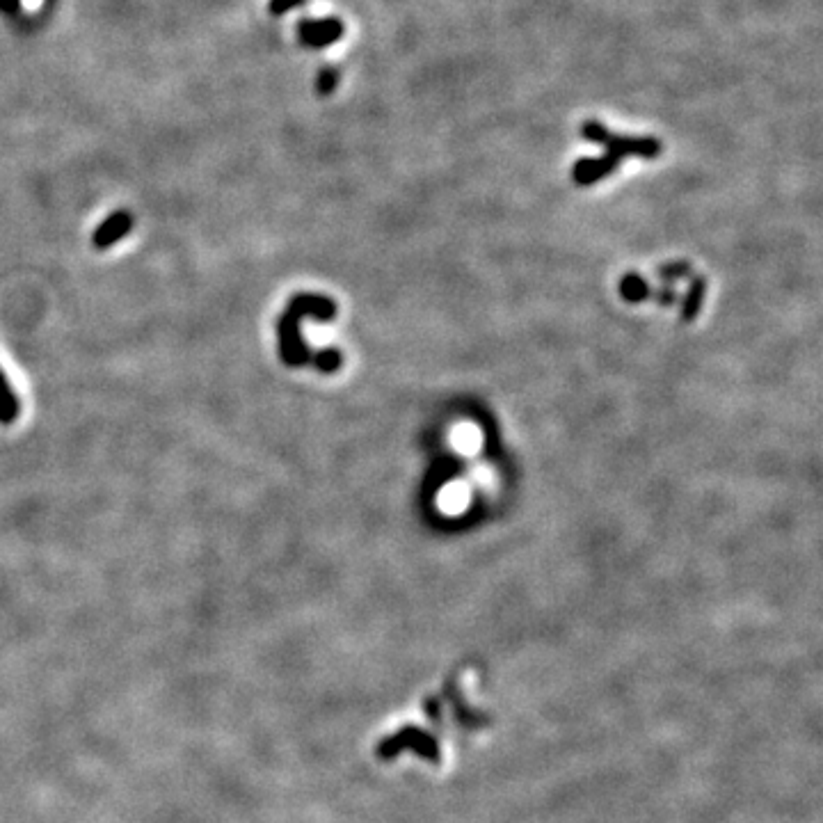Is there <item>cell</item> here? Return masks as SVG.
<instances>
[{
  "label": "cell",
  "instance_id": "6da1fadb",
  "mask_svg": "<svg viewBox=\"0 0 823 823\" xmlns=\"http://www.w3.org/2000/svg\"><path fill=\"white\" fill-rule=\"evenodd\" d=\"M302 318H314V321H334L337 318V305L334 300L325 298V295L316 293H300L289 300L284 314L277 321L279 334V357L291 369H300V366L311 364L314 359V350L307 348L300 334Z\"/></svg>",
  "mask_w": 823,
  "mask_h": 823
},
{
  "label": "cell",
  "instance_id": "ba28073f",
  "mask_svg": "<svg viewBox=\"0 0 823 823\" xmlns=\"http://www.w3.org/2000/svg\"><path fill=\"white\" fill-rule=\"evenodd\" d=\"M659 275L666 279V282H675V279H684L691 275V268L686 261H679V263H670V266H663L659 270Z\"/></svg>",
  "mask_w": 823,
  "mask_h": 823
},
{
  "label": "cell",
  "instance_id": "5b68a950",
  "mask_svg": "<svg viewBox=\"0 0 823 823\" xmlns=\"http://www.w3.org/2000/svg\"><path fill=\"white\" fill-rule=\"evenodd\" d=\"M620 293L627 302H643V300L652 298L650 286H647L645 279H641L636 273H629L627 277H622Z\"/></svg>",
  "mask_w": 823,
  "mask_h": 823
},
{
  "label": "cell",
  "instance_id": "3957f363",
  "mask_svg": "<svg viewBox=\"0 0 823 823\" xmlns=\"http://www.w3.org/2000/svg\"><path fill=\"white\" fill-rule=\"evenodd\" d=\"M131 229H133V215L126 211H117L101 222L99 229L94 231L92 243L97 250H108V247H113L122 241Z\"/></svg>",
  "mask_w": 823,
  "mask_h": 823
},
{
  "label": "cell",
  "instance_id": "9c48e42d",
  "mask_svg": "<svg viewBox=\"0 0 823 823\" xmlns=\"http://www.w3.org/2000/svg\"><path fill=\"white\" fill-rule=\"evenodd\" d=\"M652 293H657V295H652L654 300L659 302V305H663V307H670V305H675L677 302V293L673 291V289H663V291H652Z\"/></svg>",
  "mask_w": 823,
  "mask_h": 823
},
{
  "label": "cell",
  "instance_id": "52a82bcc",
  "mask_svg": "<svg viewBox=\"0 0 823 823\" xmlns=\"http://www.w3.org/2000/svg\"><path fill=\"white\" fill-rule=\"evenodd\" d=\"M341 362H343V357L337 348L316 350L314 359H311L314 369H318L321 373H337L341 369Z\"/></svg>",
  "mask_w": 823,
  "mask_h": 823
},
{
  "label": "cell",
  "instance_id": "7a4b0ae2",
  "mask_svg": "<svg viewBox=\"0 0 823 823\" xmlns=\"http://www.w3.org/2000/svg\"><path fill=\"white\" fill-rule=\"evenodd\" d=\"M583 138L602 142V145H609V156L602 158V161H579L574 167V179H577L579 186H590L597 179L611 174L615 163L620 158H625L629 154L652 158L661 151V145L654 140H629V138H613V135L606 133L599 124H586L583 126Z\"/></svg>",
  "mask_w": 823,
  "mask_h": 823
},
{
  "label": "cell",
  "instance_id": "8992f818",
  "mask_svg": "<svg viewBox=\"0 0 823 823\" xmlns=\"http://www.w3.org/2000/svg\"><path fill=\"white\" fill-rule=\"evenodd\" d=\"M702 300H705V279L695 277L691 282L689 295H686V302H684V321H693V318L698 316Z\"/></svg>",
  "mask_w": 823,
  "mask_h": 823
},
{
  "label": "cell",
  "instance_id": "277c9868",
  "mask_svg": "<svg viewBox=\"0 0 823 823\" xmlns=\"http://www.w3.org/2000/svg\"><path fill=\"white\" fill-rule=\"evenodd\" d=\"M19 412H21L19 396L14 394V389L10 387V380H7L3 369H0V423H3V426H10V423H14V419L19 417Z\"/></svg>",
  "mask_w": 823,
  "mask_h": 823
}]
</instances>
